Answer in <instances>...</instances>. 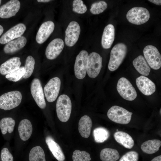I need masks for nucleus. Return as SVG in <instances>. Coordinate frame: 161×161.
I'll use <instances>...</instances> for the list:
<instances>
[{
  "label": "nucleus",
  "mask_w": 161,
  "mask_h": 161,
  "mask_svg": "<svg viewBox=\"0 0 161 161\" xmlns=\"http://www.w3.org/2000/svg\"><path fill=\"white\" fill-rule=\"evenodd\" d=\"M15 124V120L10 117H6L0 120V129L2 133L5 134L8 131L11 133L13 131Z\"/></svg>",
  "instance_id": "obj_28"
},
{
  "label": "nucleus",
  "mask_w": 161,
  "mask_h": 161,
  "mask_svg": "<svg viewBox=\"0 0 161 161\" xmlns=\"http://www.w3.org/2000/svg\"><path fill=\"white\" fill-rule=\"evenodd\" d=\"M80 32V28L78 23L74 21H71L65 31L66 44L69 47L74 45L78 40Z\"/></svg>",
  "instance_id": "obj_12"
},
{
  "label": "nucleus",
  "mask_w": 161,
  "mask_h": 161,
  "mask_svg": "<svg viewBox=\"0 0 161 161\" xmlns=\"http://www.w3.org/2000/svg\"><path fill=\"white\" fill-rule=\"evenodd\" d=\"M136 83L140 91L145 95H150L155 91V84L145 76H141L137 78L136 79Z\"/></svg>",
  "instance_id": "obj_17"
},
{
  "label": "nucleus",
  "mask_w": 161,
  "mask_h": 161,
  "mask_svg": "<svg viewBox=\"0 0 161 161\" xmlns=\"http://www.w3.org/2000/svg\"><path fill=\"white\" fill-rule=\"evenodd\" d=\"M115 29L114 26L109 24L105 27L103 33L101 44L105 49L110 48L114 39Z\"/></svg>",
  "instance_id": "obj_18"
},
{
  "label": "nucleus",
  "mask_w": 161,
  "mask_h": 161,
  "mask_svg": "<svg viewBox=\"0 0 161 161\" xmlns=\"http://www.w3.org/2000/svg\"><path fill=\"white\" fill-rule=\"evenodd\" d=\"M73 161H90L91 159L90 154L87 152L78 150H75L73 152Z\"/></svg>",
  "instance_id": "obj_34"
},
{
  "label": "nucleus",
  "mask_w": 161,
  "mask_h": 161,
  "mask_svg": "<svg viewBox=\"0 0 161 161\" xmlns=\"http://www.w3.org/2000/svg\"><path fill=\"white\" fill-rule=\"evenodd\" d=\"M1 161H13V157L12 155L7 148H3L1 154Z\"/></svg>",
  "instance_id": "obj_37"
},
{
  "label": "nucleus",
  "mask_w": 161,
  "mask_h": 161,
  "mask_svg": "<svg viewBox=\"0 0 161 161\" xmlns=\"http://www.w3.org/2000/svg\"><path fill=\"white\" fill-rule=\"evenodd\" d=\"M92 121L88 115L82 116L78 123V129L81 136L87 138L90 136L92 126Z\"/></svg>",
  "instance_id": "obj_22"
},
{
  "label": "nucleus",
  "mask_w": 161,
  "mask_h": 161,
  "mask_svg": "<svg viewBox=\"0 0 161 161\" xmlns=\"http://www.w3.org/2000/svg\"><path fill=\"white\" fill-rule=\"evenodd\" d=\"M35 60L31 56H28L26 60L24 68V73L23 76V78L27 79L32 75L34 68Z\"/></svg>",
  "instance_id": "obj_31"
},
{
  "label": "nucleus",
  "mask_w": 161,
  "mask_h": 161,
  "mask_svg": "<svg viewBox=\"0 0 161 161\" xmlns=\"http://www.w3.org/2000/svg\"><path fill=\"white\" fill-rule=\"evenodd\" d=\"M64 45L63 41L61 38H56L52 40L46 49L45 55L47 58L50 60L56 58L62 51Z\"/></svg>",
  "instance_id": "obj_14"
},
{
  "label": "nucleus",
  "mask_w": 161,
  "mask_h": 161,
  "mask_svg": "<svg viewBox=\"0 0 161 161\" xmlns=\"http://www.w3.org/2000/svg\"><path fill=\"white\" fill-rule=\"evenodd\" d=\"M27 42L26 37L22 36L7 43L4 48V52L7 54L15 53L24 47Z\"/></svg>",
  "instance_id": "obj_19"
},
{
  "label": "nucleus",
  "mask_w": 161,
  "mask_h": 161,
  "mask_svg": "<svg viewBox=\"0 0 161 161\" xmlns=\"http://www.w3.org/2000/svg\"><path fill=\"white\" fill-rule=\"evenodd\" d=\"M4 31V28L3 27L0 25V36L2 35Z\"/></svg>",
  "instance_id": "obj_41"
},
{
  "label": "nucleus",
  "mask_w": 161,
  "mask_h": 161,
  "mask_svg": "<svg viewBox=\"0 0 161 161\" xmlns=\"http://www.w3.org/2000/svg\"><path fill=\"white\" fill-rule=\"evenodd\" d=\"M30 161H46L44 151L40 146L32 148L29 155Z\"/></svg>",
  "instance_id": "obj_30"
},
{
  "label": "nucleus",
  "mask_w": 161,
  "mask_h": 161,
  "mask_svg": "<svg viewBox=\"0 0 161 161\" xmlns=\"http://www.w3.org/2000/svg\"><path fill=\"white\" fill-rule=\"evenodd\" d=\"M149 1L157 5H161V1L160 0H149Z\"/></svg>",
  "instance_id": "obj_38"
},
{
  "label": "nucleus",
  "mask_w": 161,
  "mask_h": 161,
  "mask_svg": "<svg viewBox=\"0 0 161 161\" xmlns=\"http://www.w3.org/2000/svg\"><path fill=\"white\" fill-rule=\"evenodd\" d=\"M88 55L87 51L83 50L76 56L74 69L75 75L78 79H82L86 76Z\"/></svg>",
  "instance_id": "obj_10"
},
{
  "label": "nucleus",
  "mask_w": 161,
  "mask_h": 161,
  "mask_svg": "<svg viewBox=\"0 0 161 161\" xmlns=\"http://www.w3.org/2000/svg\"><path fill=\"white\" fill-rule=\"evenodd\" d=\"M21 4L18 0H11L0 7V18H7L15 16L19 10Z\"/></svg>",
  "instance_id": "obj_15"
},
{
  "label": "nucleus",
  "mask_w": 161,
  "mask_h": 161,
  "mask_svg": "<svg viewBox=\"0 0 161 161\" xmlns=\"http://www.w3.org/2000/svg\"><path fill=\"white\" fill-rule=\"evenodd\" d=\"M30 91L32 95L38 106L41 109H44L46 103L44 98V92L40 80L34 78L31 85Z\"/></svg>",
  "instance_id": "obj_11"
},
{
  "label": "nucleus",
  "mask_w": 161,
  "mask_h": 161,
  "mask_svg": "<svg viewBox=\"0 0 161 161\" xmlns=\"http://www.w3.org/2000/svg\"><path fill=\"white\" fill-rule=\"evenodd\" d=\"M18 57L11 58L2 64L0 66V73L7 75L20 67L21 62Z\"/></svg>",
  "instance_id": "obj_20"
},
{
  "label": "nucleus",
  "mask_w": 161,
  "mask_h": 161,
  "mask_svg": "<svg viewBox=\"0 0 161 161\" xmlns=\"http://www.w3.org/2000/svg\"><path fill=\"white\" fill-rule=\"evenodd\" d=\"M114 137L116 141L126 148L131 149L134 145V141L128 133L122 131H118L114 134Z\"/></svg>",
  "instance_id": "obj_24"
},
{
  "label": "nucleus",
  "mask_w": 161,
  "mask_h": 161,
  "mask_svg": "<svg viewBox=\"0 0 161 161\" xmlns=\"http://www.w3.org/2000/svg\"><path fill=\"white\" fill-rule=\"evenodd\" d=\"M26 29V26L23 23H20L16 25L2 35L0 38V43L2 44H5L21 37Z\"/></svg>",
  "instance_id": "obj_13"
},
{
  "label": "nucleus",
  "mask_w": 161,
  "mask_h": 161,
  "mask_svg": "<svg viewBox=\"0 0 161 161\" xmlns=\"http://www.w3.org/2000/svg\"><path fill=\"white\" fill-rule=\"evenodd\" d=\"M133 65L135 69L141 74L148 76L151 70L150 68L144 57L140 55L133 61Z\"/></svg>",
  "instance_id": "obj_25"
},
{
  "label": "nucleus",
  "mask_w": 161,
  "mask_h": 161,
  "mask_svg": "<svg viewBox=\"0 0 161 161\" xmlns=\"http://www.w3.org/2000/svg\"><path fill=\"white\" fill-rule=\"evenodd\" d=\"M93 135L96 142L102 143L109 138L110 133L106 129L103 127H99L94 130Z\"/></svg>",
  "instance_id": "obj_29"
},
{
  "label": "nucleus",
  "mask_w": 161,
  "mask_h": 161,
  "mask_svg": "<svg viewBox=\"0 0 161 161\" xmlns=\"http://www.w3.org/2000/svg\"><path fill=\"white\" fill-rule=\"evenodd\" d=\"M72 10L76 13L82 14L87 10L86 6L81 0H74L72 3Z\"/></svg>",
  "instance_id": "obj_35"
},
{
  "label": "nucleus",
  "mask_w": 161,
  "mask_h": 161,
  "mask_svg": "<svg viewBox=\"0 0 161 161\" xmlns=\"http://www.w3.org/2000/svg\"><path fill=\"white\" fill-rule=\"evenodd\" d=\"M139 154L135 151H130L126 153L120 158L119 161H138Z\"/></svg>",
  "instance_id": "obj_36"
},
{
  "label": "nucleus",
  "mask_w": 161,
  "mask_h": 161,
  "mask_svg": "<svg viewBox=\"0 0 161 161\" xmlns=\"http://www.w3.org/2000/svg\"><path fill=\"white\" fill-rule=\"evenodd\" d=\"M151 161H161V155L155 157Z\"/></svg>",
  "instance_id": "obj_39"
},
{
  "label": "nucleus",
  "mask_w": 161,
  "mask_h": 161,
  "mask_svg": "<svg viewBox=\"0 0 161 161\" xmlns=\"http://www.w3.org/2000/svg\"><path fill=\"white\" fill-rule=\"evenodd\" d=\"M51 0H38L37 1L39 2H49Z\"/></svg>",
  "instance_id": "obj_40"
},
{
  "label": "nucleus",
  "mask_w": 161,
  "mask_h": 161,
  "mask_svg": "<svg viewBox=\"0 0 161 161\" xmlns=\"http://www.w3.org/2000/svg\"><path fill=\"white\" fill-rule=\"evenodd\" d=\"M117 89L120 95L126 100L132 101L137 97L135 89L130 82L124 77H122L119 80Z\"/></svg>",
  "instance_id": "obj_7"
},
{
  "label": "nucleus",
  "mask_w": 161,
  "mask_h": 161,
  "mask_svg": "<svg viewBox=\"0 0 161 161\" xmlns=\"http://www.w3.org/2000/svg\"><path fill=\"white\" fill-rule=\"evenodd\" d=\"M102 58L98 53L93 52L88 57L86 72L91 78L96 77L102 67Z\"/></svg>",
  "instance_id": "obj_6"
},
{
  "label": "nucleus",
  "mask_w": 161,
  "mask_h": 161,
  "mask_svg": "<svg viewBox=\"0 0 161 161\" xmlns=\"http://www.w3.org/2000/svg\"><path fill=\"white\" fill-rule=\"evenodd\" d=\"M22 99L21 92L13 91L5 93L0 96V109L4 110L12 109L20 104Z\"/></svg>",
  "instance_id": "obj_3"
},
{
  "label": "nucleus",
  "mask_w": 161,
  "mask_h": 161,
  "mask_svg": "<svg viewBox=\"0 0 161 161\" xmlns=\"http://www.w3.org/2000/svg\"><path fill=\"white\" fill-rule=\"evenodd\" d=\"M45 141L54 157L58 161H64L65 160V157L62 149L52 138L48 136L46 138Z\"/></svg>",
  "instance_id": "obj_21"
},
{
  "label": "nucleus",
  "mask_w": 161,
  "mask_h": 161,
  "mask_svg": "<svg viewBox=\"0 0 161 161\" xmlns=\"http://www.w3.org/2000/svg\"><path fill=\"white\" fill-rule=\"evenodd\" d=\"M127 48L124 44H116L112 49L108 65L109 70L114 71L117 69L124 60L126 55Z\"/></svg>",
  "instance_id": "obj_1"
},
{
  "label": "nucleus",
  "mask_w": 161,
  "mask_h": 161,
  "mask_svg": "<svg viewBox=\"0 0 161 161\" xmlns=\"http://www.w3.org/2000/svg\"><path fill=\"white\" fill-rule=\"evenodd\" d=\"M160 114H161V109H160Z\"/></svg>",
  "instance_id": "obj_43"
},
{
  "label": "nucleus",
  "mask_w": 161,
  "mask_h": 161,
  "mask_svg": "<svg viewBox=\"0 0 161 161\" xmlns=\"http://www.w3.org/2000/svg\"><path fill=\"white\" fill-rule=\"evenodd\" d=\"M161 145V141L157 139L148 140L143 143L141 148L144 153L151 154L157 151Z\"/></svg>",
  "instance_id": "obj_26"
},
{
  "label": "nucleus",
  "mask_w": 161,
  "mask_h": 161,
  "mask_svg": "<svg viewBox=\"0 0 161 161\" xmlns=\"http://www.w3.org/2000/svg\"><path fill=\"white\" fill-rule=\"evenodd\" d=\"M107 7V3L105 1H100L93 3L90 10L92 14L97 15L103 13Z\"/></svg>",
  "instance_id": "obj_33"
},
{
  "label": "nucleus",
  "mask_w": 161,
  "mask_h": 161,
  "mask_svg": "<svg viewBox=\"0 0 161 161\" xmlns=\"http://www.w3.org/2000/svg\"><path fill=\"white\" fill-rule=\"evenodd\" d=\"M54 28V24L52 21H47L42 23L36 35L37 42L41 44L45 42L53 32Z\"/></svg>",
  "instance_id": "obj_16"
},
{
  "label": "nucleus",
  "mask_w": 161,
  "mask_h": 161,
  "mask_svg": "<svg viewBox=\"0 0 161 161\" xmlns=\"http://www.w3.org/2000/svg\"><path fill=\"white\" fill-rule=\"evenodd\" d=\"M100 157L102 161H116L119 159L120 155L116 149L105 148L101 151Z\"/></svg>",
  "instance_id": "obj_27"
},
{
  "label": "nucleus",
  "mask_w": 161,
  "mask_h": 161,
  "mask_svg": "<svg viewBox=\"0 0 161 161\" xmlns=\"http://www.w3.org/2000/svg\"><path fill=\"white\" fill-rule=\"evenodd\" d=\"M1 1L0 0V5H1Z\"/></svg>",
  "instance_id": "obj_42"
},
{
  "label": "nucleus",
  "mask_w": 161,
  "mask_h": 161,
  "mask_svg": "<svg viewBox=\"0 0 161 161\" xmlns=\"http://www.w3.org/2000/svg\"><path fill=\"white\" fill-rule=\"evenodd\" d=\"M133 113L117 106L111 107L108 110L107 115L112 121L116 123L126 124L130 121Z\"/></svg>",
  "instance_id": "obj_4"
},
{
  "label": "nucleus",
  "mask_w": 161,
  "mask_h": 161,
  "mask_svg": "<svg viewBox=\"0 0 161 161\" xmlns=\"http://www.w3.org/2000/svg\"><path fill=\"white\" fill-rule=\"evenodd\" d=\"M143 53L146 61L151 68L157 70L161 67V56L156 47L147 45L144 48Z\"/></svg>",
  "instance_id": "obj_8"
},
{
  "label": "nucleus",
  "mask_w": 161,
  "mask_h": 161,
  "mask_svg": "<svg viewBox=\"0 0 161 161\" xmlns=\"http://www.w3.org/2000/svg\"><path fill=\"white\" fill-rule=\"evenodd\" d=\"M150 17L148 10L141 7H134L128 11L126 18L130 23L135 25H141L147 22Z\"/></svg>",
  "instance_id": "obj_5"
},
{
  "label": "nucleus",
  "mask_w": 161,
  "mask_h": 161,
  "mask_svg": "<svg viewBox=\"0 0 161 161\" xmlns=\"http://www.w3.org/2000/svg\"><path fill=\"white\" fill-rule=\"evenodd\" d=\"M61 85L60 79L55 77L50 79L44 88V93L46 99L52 102L56 99L60 91Z\"/></svg>",
  "instance_id": "obj_9"
},
{
  "label": "nucleus",
  "mask_w": 161,
  "mask_h": 161,
  "mask_svg": "<svg viewBox=\"0 0 161 161\" xmlns=\"http://www.w3.org/2000/svg\"><path fill=\"white\" fill-rule=\"evenodd\" d=\"M56 108L58 119L63 122H67L72 110V103L69 97L65 94L60 95L57 101Z\"/></svg>",
  "instance_id": "obj_2"
},
{
  "label": "nucleus",
  "mask_w": 161,
  "mask_h": 161,
  "mask_svg": "<svg viewBox=\"0 0 161 161\" xmlns=\"http://www.w3.org/2000/svg\"><path fill=\"white\" fill-rule=\"evenodd\" d=\"M24 71V66H21L6 75L5 78L10 81L17 82L23 76Z\"/></svg>",
  "instance_id": "obj_32"
},
{
  "label": "nucleus",
  "mask_w": 161,
  "mask_h": 161,
  "mask_svg": "<svg viewBox=\"0 0 161 161\" xmlns=\"http://www.w3.org/2000/svg\"><path fill=\"white\" fill-rule=\"evenodd\" d=\"M18 129L20 137L23 141H26L28 140L32 132V123L27 119H24L20 121Z\"/></svg>",
  "instance_id": "obj_23"
}]
</instances>
